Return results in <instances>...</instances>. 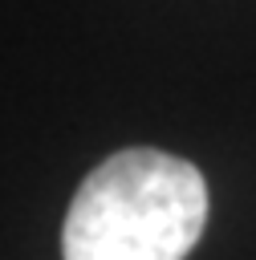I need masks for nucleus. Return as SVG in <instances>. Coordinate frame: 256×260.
Returning <instances> with one entry per match:
<instances>
[{"label": "nucleus", "mask_w": 256, "mask_h": 260, "mask_svg": "<svg viewBox=\"0 0 256 260\" xmlns=\"http://www.w3.org/2000/svg\"><path fill=\"white\" fill-rule=\"evenodd\" d=\"M207 228V183L195 162L126 146L77 187L65 228V260H187Z\"/></svg>", "instance_id": "f257e3e1"}]
</instances>
